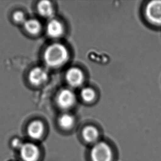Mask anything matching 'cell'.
Returning <instances> with one entry per match:
<instances>
[{"label": "cell", "instance_id": "cell-11", "mask_svg": "<svg viewBox=\"0 0 161 161\" xmlns=\"http://www.w3.org/2000/svg\"><path fill=\"white\" fill-rule=\"evenodd\" d=\"M84 139L89 143H93L98 139L99 133L97 129L94 126L89 125L85 127L82 131Z\"/></svg>", "mask_w": 161, "mask_h": 161}, {"label": "cell", "instance_id": "cell-10", "mask_svg": "<svg viewBox=\"0 0 161 161\" xmlns=\"http://www.w3.org/2000/svg\"><path fill=\"white\" fill-rule=\"evenodd\" d=\"M37 10L40 14L45 18L53 17L54 13L53 5L50 1L44 0L39 2Z\"/></svg>", "mask_w": 161, "mask_h": 161}, {"label": "cell", "instance_id": "cell-14", "mask_svg": "<svg viewBox=\"0 0 161 161\" xmlns=\"http://www.w3.org/2000/svg\"><path fill=\"white\" fill-rule=\"evenodd\" d=\"M80 95L83 100L85 102L89 103L94 100L96 94L94 90L90 87H85L81 90L80 92Z\"/></svg>", "mask_w": 161, "mask_h": 161}, {"label": "cell", "instance_id": "cell-15", "mask_svg": "<svg viewBox=\"0 0 161 161\" xmlns=\"http://www.w3.org/2000/svg\"><path fill=\"white\" fill-rule=\"evenodd\" d=\"M13 19L14 21L18 24H24L26 22V17L23 12L21 11H17L13 14Z\"/></svg>", "mask_w": 161, "mask_h": 161}, {"label": "cell", "instance_id": "cell-13", "mask_svg": "<svg viewBox=\"0 0 161 161\" xmlns=\"http://www.w3.org/2000/svg\"><path fill=\"white\" fill-rule=\"evenodd\" d=\"M75 122L74 118L69 113L63 114L59 117L58 124L61 128L64 130H68L72 128Z\"/></svg>", "mask_w": 161, "mask_h": 161}, {"label": "cell", "instance_id": "cell-8", "mask_svg": "<svg viewBox=\"0 0 161 161\" xmlns=\"http://www.w3.org/2000/svg\"><path fill=\"white\" fill-rule=\"evenodd\" d=\"M44 124L40 120H34L29 124L27 133L29 136L34 140L42 138L44 133Z\"/></svg>", "mask_w": 161, "mask_h": 161}, {"label": "cell", "instance_id": "cell-1", "mask_svg": "<svg viewBox=\"0 0 161 161\" xmlns=\"http://www.w3.org/2000/svg\"><path fill=\"white\" fill-rule=\"evenodd\" d=\"M140 14L147 27L154 31H161V0L144 1Z\"/></svg>", "mask_w": 161, "mask_h": 161}, {"label": "cell", "instance_id": "cell-2", "mask_svg": "<svg viewBox=\"0 0 161 161\" xmlns=\"http://www.w3.org/2000/svg\"><path fill=\"white\" fill-rule=\"evenodd\" d=\"M69 58V53L62 44H53L46 48L44 59L48 67L57 68L64 65Z\"/></svg>", "mask_w": 161, "mask_h": 161}, {"label": "cell", "instance_id": "cell-7", "mask_svg": "<svg viewBox=\"0 0 161 161\" xmlns=\"http://www.w3.org/2000/svg\"><path fill=\"white\" fill-rule=\"evenodd\" d=\"M28 77L31 84L35 86H40L47 80L48 74L47 71L43 68L36 67L31 70Z\"/></svg>", "mask_w": 161, "mask_h": 161}, {"label": "cell", "instance_id": "cell-3", "mask_svg": "<svg viewBox=\"0 0 161 161\" xmlns=\"http://www.w3.org/2000/svg\"><path fill=\"white\" fill-rule=\"evenodd\" d=\"M90 157L92 161H112L113 153L107 143L98 142L92 148Z\"/></svg>", "mask_w": 161, "mask_h": 161}, {"label": "cell", "instance_id": "cell-9", "mask_svg": "<svg viewBox=\"0 0 161 161\" xmlns=\"http://www.w3.org/2000/svg\"><path fill=\"white\" fill-rule=\"evenodd\" d=\"M46 31L49 36L53 38H58L63 35L64 27L63 24L58 20H51L46 26Z\"/></svg>", "mask_w": 161, "mask_h": 161}, {"label": "cell", "instance_id": "cell-4", "mask_svg": "<svg viewBox=\"0 0 161 161\" xmlns=\"http://www.w3.org/2000/svg\"><path fill=\"white\" fill-rule=\"evenodd\" d=\"M19 153L23 161H37L40 155L39 147L31 142L24 143L19 150Z\"/></svg>", "mask_w": 161, "mask_h": 161}, {"label": "cell", "instance_id": "cell-5", "mask_svg": "<svg viewBox=\"0 0 161 161\" xmlns=\"http://www.w3.org/2000/svg\"><path fill=\"white\" fill-rule=\"evenodd\" d=\"M76 101V96L74 92L68 89L61 90L57 97V103L59 107L67 109L73 106Z\"/></svg>", "mask_w": 161, "mask_h": 161}, {"label": "cell", "instance_id": "cell-16", "mask_svg": "<svg viewBox=\"0 0 161 161\" xmlns=\"http://www.w3.org/2000/svg\"><path fill=\"white\" fill-rule=\"evenodd\" d=\"M24 143H23L21 140L18 138H14L11 142V146L14 149H18L19 150L22 147V145Z\"/></svg>", "mask_w": 161, "mask_h": 161}, {"label": "cell", "instance_id": "cell-6", "mask_svg": "<svg viewBox=\"0 0 161 161\" xmlns=\"http://www.w3.org/2000/svg\"><path fill=\"white\" fill-rule=\"evenodd\" d=\"M66 80L71 87H77L83 84L84 76L83 72L78 68H70L66 73Z\"/></svg>", "mask_w": 161, "mask_h": 161}, {"label": "cell", "instance_id": "cell-12", "mask_svg": "<svg viewBox=\"0 0 161 161\" xmlns=\"http://www.w3.org/2000/svg\"><path fill=\"white\" fill-rule=\"evenodd\" d=\"M24 28L31 35H37L42 29V25L39 20L35 19L26 20L24 23Z\"/></svg>", "mask_w": 161, "mask_h": 161}]
</instances>
